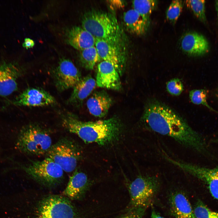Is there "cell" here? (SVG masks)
<instances>
[{
  "label": "cell",
  "instance_id": "obj_31",
  "mask_svg": "<svg viewBox=\"0 0 218 218\" xmlns=\"http://www.w3.org/2000/svg\"><path fill=\"white\" fill-rule=\"evenodd\" d=\"M150 218H164L161 216L154 209H153L151 212Z\"/></svg>",
  "mask_w": 218,
  "mask_h": 218
},
{
  "label": "cell",
  "instance_id": "obj_23",
  "mask_svg": "<svg viewBox=\"0 0 218 218\" xmlns=\"http://www.w3.org/2000/svg\"><path fill=\"white\" fill-rule=\"evenodd\" d=\"M133 9L137 11L149 25L150 17L157 4L154 0H138L132 2Z\"/></svg>",
  "mask_w": 218,
  "mask_h": 218
},
{
  "label": "cell",
  "instance_id": "obj_26",
  "mask_svg": "<svg viewBox=\"0 0 218 218\" xmlns=\"http://www.w3.org/2000/svg\"><path fill=\"white\" fill-rule=\"evenodd\" d=\"M183 7V3L182 1H173L166 12L167 19L172 24H175L181 14Z\"/></svg>",
  "mask_w": 218,
  "mask_h": 218
},
{
  "label": "cell",
  "instance_id": "obj_3",
  "mask_svg": "<svg viewBox=\"0 0 218 218\" xmlns=\"http://www.w3.org/2000/svg\"><path fill=\"white\" fill-rule=\"evenodd\" d=\"M81 25L96 39L122 47L123 31L113 15L96 10L90 11L83 15Z\"/></svg>",
  "mask_w": 218,
  "mask_h": 218
},
{
  "label": "cell",
  "instance_id": "obj_33",
  "mask_svg": "<svg viewBox=\"0 0 218 218\" xmlns=\"http://www.w3.org/2000/svg\"><path fill=\"white\" fill-rule=\"evenodd\" d=\"M216 97H217V99H218V90L216 93Z\"/></svg>",
  "mask_w": 218,
  "mask_h": 218
},
{
  "label": "cell",
  "instance_id": "obj_2",
  "mask_svg": "<svg viewBox=\"0 0 218 218\" xmlns=\"http://www.w3.org/2000/svg\"><path fill=\"white\" fill-rule=\"evenodd\" d=\"M63 126L77 135L84 142L100 145L109 144L117 140L123 130L120 120L116 117L95 121L84 122L74 114L66 112L61 116Z\"/></svg>",
  "mask_w": 218,
  "mask_h": 218
},
{
  "label": "cell",
  "instance_id": "obj_22",
  "mask_svg": "<svg viewBox=\"0 0 218 218\" xmlns=\"http://www.w3.org/2000/svg\"><path fill=\"white\" fill-rule=\"evenodd\" d=\"M79 58L81 66L88 70L93 69L97 63L101 61L95 46L80 51Z\"/></svg>",
  "mask_w": 218,
  "mask_h": 218
},
{
  "label": "cell",
  "instance_id": "obj_4",
  "mask_svg": "<svg viewBox=\"0 0 218 218\" xmlns=\"http://www.w3.org/2000/svg\"><path fill=\"white\" fill-rule=\"evenodd\" d=\"M52 145L47 130L38 124H30L21 130L15 146L22 153L39 156L46 154Z\"/></svg>",
  "mask_w": 218,
  "mask_h": 218
},
{
  "label": "cell",
  "instance_id": "obj_10",
  "mask_svg": "<svg viewBox=\"0 0 218 218\" xmlns=\"http://www.w3.org/2000/svg\"><path fill=\"white\" fill-rule=\"evenodd\" d=\"M22 73L21 67L15 62L0 64V96H8L17 90V80Z\"/></svg>",
  "mask_w": 218,
  "mask_h": 218
},
{
  "label": "cell",
  "instance_id": "obj_29",
  "mask_svg": "<svg viewBox=\"0 0 218 218\" xmlns=\"http://www.w3.org/2000/svg\"><path fill=\"white\" fill-rule=\"evenodd\" d=\"M147 209L136 207L125 210L124 212L117 218H142Z\"/></svg>",
  "mask_w": 218,
  "mask_h": 218
},
{
  "label": "cell",
  "instance_id": "obj_17",
  "mask_svg": "<svg viewBox=\"0 0 218 218\" xmlns=\"http://www.w3.org/2000/svg\"><path fill=\"white\" fill-rule=\"evenodd\" d=\"M182 50L187 54L193 56H199L206 53L208 43L202 35L196 32H188L183 37L181 41Z\"/></svg>",
  "mask_w": 218,
  "mask_h": 218
},
{
  "label": "cell",
  "instance_id": "obj_7",
  "mask_svg": "<svg viewBox=\"0 0 218 218\" xmlns=\"http://www.w3.org/2000/svg\"><path fill=\"white\" fill-rule=\"evenodd\" d=\"M21 167L34 180L48 186L60 183L64 177V171L61 167L48 157L41 161L31 160Z\"/></svg>",
  "mask_w": 218,
  "mask_h": 218
},
{
  "label": "cell",
  "instance_id": "obj_5",
  "mask_svg": "<svg viewBox=\"0 0 218 218\" xmlns=\"http://www.w3.org/2000/svg\"><path fill=\"white\" fill-rule=\"evenodd\" d=\"M160 186L157 177L138 176L127 186L130 200L125 210L136 207L147 208L154 203Z\"/></svg>",
  "mask_w": 218,
  "mask_h": 218
},
{
  "label": "cell",
  "instance_id": "obj_16",
  "mask_svg": "<svg viewBox=\"0 0 218 218\" xmlns=\"http://www.w3.org/2000/svg\"><path fill=\"white\" fill-rule=\"evenodd\" d=\"M169 201L170 212L175 218H196L190 201L183 193H173Z\"/></svg>",
  "mask_w": 218,
  "mask_h": 218
},
{
  "label": "cell",
  "instance_id": "obj_18",
  "mask_svg": "<svg viewBox=\"0 0 218 218\" xmlns=\"http://www.w3.org/2000/svg\"><path fill=\"white\" fill-rule=\"evenodd\" d=\"M111 97L104 91L94 93L87 102V105L91 114L99 117L107 113L113 103Z\"/></svg>",
  "mask_w": 218,
  "mask_h": 218
},
{
  "label": "cell",
  "instance_id": "obj_30",
  "mask_svg": "<svg viewBox=\"0 0 218 218\" xmlns=\"http://www.w3.org/2000/svg\"><path fill=\"white\" fill-rule=\"evenodd\" d=\"M35 42L32 39L29 38H25L22 44V46L27 49L32 48L35 45Z\"/></svg>",
  "mask_w": 218,
  "mask_h": 218
},
{
  "label": "cell",
  "instance_id": "obj_32",
  "mask_svg": "<svg viewBox=\"0 0 218 218\" xmlns=\"http://www.w3.org/2000/svg\"><path fill=\"white\" fill-rule=\"evenodd\" d=\"M216 7H217V12H218V1H217V2H216Z\"/></svg>",
  "mask_w": 218,
  "mask_h": 218
},
{
  "label": "cell",
  "instance_id": "obj_14",
  "mask_svg": "<svg viewBox=\"0 0 218 218\" xmlns=\"http://www.w3.org/2000/svg\"><path fill=\"white\" fill-rule=\"evenodd\" d=\"M96 84L97 86L115 90L121 88L120 74L111 63L102 61L97 66Z\"/></svg>",
  "mask_w": 218,
  "mask_h": 218
},
{
  "label": "cell",
  "instance_id": "obj_20",
  "mask_svg": "<svg viewBox=\"0 0 218 218\" xmlns=\"http://www.w3.org/2000/svg\"><path fill=\"white\" fill-rule=\"evenodd\" d=\"M123 20L127 31L137 35H140L144 34L149 25L143 17L133 8L124 13Z\"/></svg>",
  "mask_w": 218,
  "mask_h": 218
},
{
  "label": "cell",
  "instance_id": "obj_15",
  "mask_svg": "<svg viewBox=\"0 0 218 218\" xmlns=\"http://www.w3.org/2000/svg\"><path fill=\"white\" fill-rule=\"evenodd\" d=\"M65 37L68 44L80 51L95 46L96 39L82 27L74 26L67 28Z\"/></svg>",
  "mask_w": 218,
  "mask_h": 218
},
{
  "label": "cell",
  "instance_id": "obj_24",
  "mask_svg": "<svg viewBox=\"0 0 218 218\" xmlns=\"http://www.w3.org/2000/svg\"><path fill=\"white\" fill-rule=\"evenodd\" d=\"M207 96V92L204 89H193L190 91L189 93L190 100L193 104L203 105L212 111L218 113L208 103Z\"/></svg>",
  "mask_w": 218,
  "mask_h": 218
},
{
  "label": "cell",
  "instance_id": "obj_27",
  "mask_svg": "<svg viewBox=\"0 0 218 218\" xmlns=\"http://www.w3.org/2000/svg\"><path fill=\"white\" fill-rule=\"evenodd\" d=\"M193 210L196 218H218V213L210 210L199 200L195 204Z\"/></svg>",
  "mask_w": 218,
  "mask_h": 218
},
{
  "label": "cell",
  "instance_id": "obj_8",
  "mask_svg": "<svg viewBox=\"0 0 218 218\" xmlns=\"http://www.w3.org/2000/svg\"><path fill=\"white\" fill-rule=\"evenodd\" d=\"M38 218H77L76 209L69 199L63 196L52 195L41 202Z\"/></svg>",
  "mask_w": 218,
  "mask_h": 218
},
{
  "label": "cell",
  "instance_id": "obj_25",
  "mask_svg": "<svg viewBox=\"0 0 218 218\" xmlns=\"http://www.w3.org/2000/svg\"><path fill=\"white\" fill-rule=\"evenodd\" d=\"M185 3L187 7L191 10L199 19L202 21H205V2L204 0H186Z\"/></svg>",
  "mask_w": 218,
  "mask_h": 218
},
{
  "label": "cell",
  "instance_id": "obj_1",
  "mask_svg": "<svg viewBox=\"0 0 218 218\" xmlns=\"http://www.w3.org/2000/svg\"><path fill=\"white\" fill-rule=\"evenodd\" d=\"M140 123L146 129L171 138L185 147L200 153L206 151L202 137L171 109L157 101L147 102Z\"/></svg>",
  "mask_w": 218,
  "mask_h": 218
},
{
  "label": "cell",
  "instance_id": "obj_9",
  "mask_svg": "<svg viewBox=\"0 0 218 218\" xmlns=\"http://www.w3.org/2000/svg\"><path fill=\"white\" fill-rule=\"evenodd\" d=\"M53 76L56 88L62 92L73 88L82 78L79 70L70 60L62 58L53 71Z\"/></svg>",
  "mask_w": 218,
  "mask_h": 218
},
{
  "label": "cell",
  "instance_id": "obj_13",
  "mask_svg": "<svg viewBox=\"0 0 218 218\" xmlns=\"http://www.w3.org/2000/svg\"><path fill=\"white\" fill-rule=\"evenodd\" d=\"M92 184V182L84 173L76 170L70 177L63 194L69 199L81 200L84 197Z\"/></svg>",
  "mask_w": 218,
  "mask_h": 218
},
{
  "label": "cell",
  "instance_id": "obj_28",
  "mask_svg": "<svg viewBox=\"0 0 218 218\" xmlns=\"http://www.w3.org/2000/svg\"><path fill=\"white\" fill-rule=\"evenodd\" d=\"M166 88L170 94L175 96L180 95L184 90L183 84L178 78H174L168 81L166 84Z\"/></svg>",
  "mask_w": 218,
  "mask_h": 218
},
{
  "label": "cell",
  "instance_id": "obj_21",
  "mask_svg": "<svg viewBox=\"0 0 218 218\" xmlns=\"http://www.w3.org/2000/svg\"><path fill=\"white\" fill-rule=\"evenodd\" d=\"M194 175L207 185L212 196L218 200V168L199 166L195 170Z\"/></svg>",
  "mask_w": 218,
  "mask_h": 218
},
{
  "label": "cell",
  "instance_id": "obj_19",
  "mask_svg": "<svg viewBox=\"0 0 218 218\" xmlns=\"http://www.w3.org/2000/svg\"><path fill=\"white\" fill-rule=\"evenodd\" d=\"M96 85V80L90 75L82 78L73 88L72 93L68 99V104L80 107L92 92Z\"/></svg>",
  "mask_w": 218,
  "mask_h": 218
},
{
  "label": "cell",
  "instance_id": "obj_12",
  "mask_svg": "<svg viewBox=\"0 0 218 218\" xmlns=\"http://www.w3.org/2000/svg\"><path fill=\"white\" fill-rule=\"evenodd\" d=\"M95 47L102 61L111 64L121 75L125 68V59L121 47L96 39Z\"/></svg>",
  "mask_w": 218,
  "mask_h": 218
},
{
  "label": "cell",
  "instance_id": "obj_11",
  "mask_svg": "<svg viewBox=\"0 0 218 218\" xmlns=\"http://www.w3.org/2000/svg\"><path fill=\"white\" fill-rule=\"evenodd\" d=\"M54 98L45 90L39 88H26L13 101L15 105L20 106L40 107L54 104Z\"/></svg>",
  "mask_w": 218,
  "mask_h": 218
},
{
  "label": "cell",
  "instance_id": "obj_6",
  "mask_svg": "<svg viewBox=\"0 0 218 218\" xmlns=\"http://www.w3.org/2000/svg\"><path fill=\"white\" fill-rule=\"evenodd\" d=\"M80 147L72 139L64 137L52 145L46 157L50 158L68 173L74 171L81 155Z\"/></svg>",
  "mask_w": 218,
  "mask_h": 218
}]
</instances>
